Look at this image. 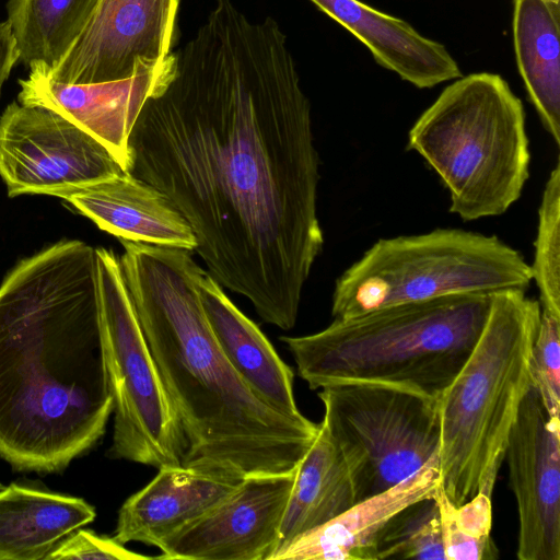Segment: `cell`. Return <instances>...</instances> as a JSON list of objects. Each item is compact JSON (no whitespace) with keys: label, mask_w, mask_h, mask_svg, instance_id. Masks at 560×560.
Here are the masks:
<instances>
[{"label":"cell","mask_w":560,"mask_h":560,"mask_svg":"<svg viewBox=\"0 0 560 560\" xmlns=\"http://www.w3.org/2000/svg\"><path fill=\"white\" fill-rule=\"evenodd\" d=\"M407 150L436 173L450 211L464 221L503 214L529 177L522 101L494 73L468 74L446 86L410 128Z\"/></svg>","instance_id":"obj_6"},{"label":"cell","mask_w":560,"mask_h":560,"mask_svg":"<svg viewBox=\"0 0 560 560\" xmlns=\"http://www.w3.org/2000/svg\"><path fill=\"white\" fill-rule=\"evenodd\" d=\"M525 292L491 294L471 352L438 398L441 487L455 504L479 492L492 497L509 435L532 387L540 304Z\"/></svg>","instance_id":"obj_5"},{"label":"cell","mask_w":560,"mask_h":560,"mask_svg":"<svg viewBox=\"0 0 560 560\" xmlns=\"http://www.w3.org/2000/svg\"><path fill=\"white\" fill-rule=\"evenodd\" d=\"M174 55L131 131L128 172L179 210L219 284L291 329L324 235L311 104L287 37L214 0Z\"/></svg>","instance_id":"obj_1"},{"label":"cell","mask_w":560,"mask_h":560,"mask_svg":"<svg viewBox=\"0 0 560 560\" xmlns=\"http://www.w3.org/2000/svg\"><path fill=\"white\" fill-rule=\"evenodd\" d=\"M533 281L523 255L494 235L435 229L381 238L336 280L334 318L451 295L493 294Z\"/></svg>","instance_id":"obj_7"},{"label":"cell","mask_w":560,"mask_h":560,"mask_svg":"<svg viewBox=\"0 0 560 560\" xmlns=\"http://www.w3.org/2000/svg\"><path fill=\"white\" fill-rule=\"evenodd\" d=\"M200 301L209 326L224 357L244 383L277 410L300 417L293 372L276 352L259 327L244 315L205 270L198 281Z\"/></svg>","instance_id":"obj_18"},{"label":"cell","mask_w":560,"mask_h":560,"mask_svg":"<svg viewBox=\"0 0 560 560\" xmlns=\"http://www.w3.org/2000/svg\"><path fill=\"white\" fill-rule=\"evenodd\" d=\"M512 28L528 98L560 145V0H513Z\"/></svg>","instance_id":"obj_21"},{"label":"cell","mask_w":560,"mask_h":560,"mask_svg":"<svg viewBox=\"0 0 560 560\" xmlns=\"http://www.w3.org/2000/svg\"><path fill=\"white\" fill-rule=\"evenodd\" d=\"M46 559L148 560L152 557L125 548L114 537L100 536L92 530L79 528L65 538Z\"/></svg>","instance_id":"obj_27"},{"label":"cell","mask_w":560,"mask_h":560,"mask_svg":"<svg viewBox=\"0 0 560 560\" xmlns=\"http://www.w3.org/2000/svg\"><path fill=\"white\" fill-rule=\"evenodd\" d=\"M323 424L354 462L360 499L384 491L438 454V399L370 382L320 388Z\"/></svg>","instance_id":"obj_9"},{"label":"cell","mask_w":560,"mask_h":560,"mask_svg":"<svg viewBox=\"0 0 560 560\" xmlns=\"http://www.w3.org/2000/svg\"><path fill=\"white\" fill-rule=\"evenodd\" d=\"M95 510L81 498L15 483L0 490V560H39L90 524Z\"/></svg>","instance_id":"obj_20"},{"label":"cell","mask_w":560,"mask_h":560,"mask_svg":"<svg viewBox=\"0 0 560 560\" xmlns=\"http://www.w3.org/2000/svg\"><path fill=\"white\" fill-rule=\"evenodd\" d=\"M100 330L113 398L110 455L156 468L183 466L185 441L128 294L119 258L95 249Z\"/></svg>","instance_id":"obj_8"},{"label":"cell","mask_w":560,"mask_h":560,"mask_svg":"<svg viewBox=\"0 0 560 560\" xmlns=\"http://www.w3.org/2000/svg\"><path fill=\"white\" fill-rule=\"evenodd\" d=\"M441 486L438 454L395 486L348 510L279 550L272 560H374L386 525L402 510L432 498Z\"/></svg>","instance_id":"obj_16"},{"label":"cell","mask_w":560,"mask_h":560,"mask_svg":"<svg viewBox=\"0 0 560 560\" xmlns=\"http://www.w3.org/2000/svg\"><path fill=\"white\" fill-rule=\"evenodd\" d=\"M59 198L118 240L190 252L197 248L191 226L168 197L130 172Z\"/></svg>","instance_id":"obj_15"},{"label":"cell","mask_w":560,"mask_h":560,"mask_svg":"<svg viewBox=\"0 0 560 560\" xmlns=\"http://www.w3.org/2000/svg\"><path fill=\"white\" fill-rule=\"evenodd\" d=\"M446 560L434 498L418 501L399 512L381 534L374 560Z\"/></svg>","instance_id":"obj_25"},{"label":"cell","mask_w":560,"mask_h":560,"mask_svg":"<svg viewBox=\"0 0 560 560\" xmlns=\"http://www.w3.org/2000/svg\"><path fill=\"white\" fill-rule=\"evenodd\" d=\"M295 468L242 479L206 513L166 537L159 547L162 555L155 558L271 560Z\"/></svg>","instance_id":"obj_12"},{"label":"cell","mask_w":560,"mask_h":560,"mask_svg":"<svg viewBox=\"0 0 560 560\" xmlns=\"http://www.w3.org/2000/svg\"><path fill=\"white\" fill-rule=\"evenodd\" d=\"M2 488H3V486H2V485H0V490H1Z\"/></svg>","instance_id":"obj_29"},{"label":"cell","mask_w":560,"mask_h":560,"mask_svg":"<svg viewBox=\"0 0 560 560\" xmlns=\"http://www.w3.org/2000/svg\"><path fill=\"white\" fill-rule=\"evenodd\" d=\"M360 500L354 462L320 422L312 445L295 468L275 555Z\"/></svg>","instance_id":"obj_19"},{"label":"cell","mask_w":560,"mask_h":560,"mask_svg":"<svg viewBox=\"0 0 560 560\" xmlns=\"http://www.w3.org/2000/svg\"><path fill=\"white\" fill-rule=\"evenodd\" d=\"M127 171L90 133L62 115L12 102L0 117V176L9 197H60Z\"/></svg>","instance_id":"obj_10"},{"label":"cell","mask_w":560,"mask_h":560,"mask_svg":"<svg viewBox=\"0 0 560 560\" xmlns=\"http://www.w3.org/2000/svg\"><path fill=\"white\" fill-rule=\"evenodd\" d=\"M175 55L155 69L132 78L93 84L56 82L42 73L28 72L19 80L18 102L51 109L90 133L129 171V138L149 97L171 78Z\"/></svg>","instance_id":"obj_14"},{"label":"cell","mask_w":560,"mask_h":560,"mask_svg":"<svg viewBox=\"0 0 560 560\" xmlns=\"http://www.w3.org/2000/svg\"><path fill=\"white\" fill-rule=\"evenodd\" d=\"M112 412L95 248L60 241L0 285V456L16 470L60 471Z\"/></svg>","instance_id":"obj_2"},{"label":"cell","mask_w":560,"mask_h":560,"mask_svg":"<svg viewBox=\"0 0 560 560\" xmlns=\"http://www.w3.org/2000/svg\"><path fill=\"white\" fill-rule=\"evenodd\" d=\"M119 242L122 278L185 441L183 466L235 481L292 471L319 423L277 410L234 371L206 317L191 252Z\"/></svg>","instance_id":"obj_3"},{"label":"cell","mask_w":560,"mask_h":560,"mask_svg":"<svg viewBox=\"0 0 560 560\" xmlns=\"http://www.w3.org/2000/svg\"><path fill=\"white\" fill-rule=\"evenodd\" d=\"M532 278L540 310L560 316V163L551 170L538 209Z\"/></svg>","instance_id":"obj_24"},{"label":"cell","mask_w":560,"mask_h":560,"mask_svg":"<svg viewBox=\"0 0 560 560\" xmlns=\"http://www.w3.org/2000/svg\"><path fill=\"white\" fill-rule=\"evenodd\" d=\"M241 481L187 468L167 466L118 512L114 538L160 547L162 541L201 516Z\"/></svg>","instance_id":"obj_17"},{"label":"cell","mask_w":560,"mask_h":560,"mask_svg":"<svg viewBox=\"0 0 560 560\" xmlns=\"http://www.w3.org/2000/svg\"><path fill=\"white\" fill-rule=\"evenodd\" d=\"M490 300L491 294H462L390 305L280 339L311 389L370 382L438 399L471 352Z\"/></svg>","instance_id":"obj_4"},{"label":"cell","mask_w":560,"mask_h":560,"mask_svg":"<svg viewBox=\"0 0 560 560\" xmlns=\"http://www.w3.org/2000/svg\"><path fill=\"white\" fill-rule=\"evenodd\" d=\"M529 369L548 417L560 419V316L540 310Z\"/></svg>","instance_id":"obj_26"},{"label":"cell","mask_w":560,"mask_h":560,"mask_svg":"<svg viewBox=\"0 0 560 560\" xmlns=\"http://www.w3.org/2000/svg\"><path fill=\"white\" fill-rule=\"evenodd\" d=\"M518 513L520 560H560V419L532 386L504 452Z\"/></svg>","instance_id":"obj_13"},{"label":"cell","mask_w":560,"mask_h":560,"mask_svg":"<svg viewBox=\"0 0 560 560\" xmlns=\"http://www.w3.org/2000/svg\"><path fill=\"white\" fill-rule=\"evenodd\" d=\"M19 62V52L7 21L0 22V94L4 82Z\"/></svg>","instance_id":"obj_28"},{"label":"cell","mask_w":560,"mask_h":560,"mask_svg":"<svg viewBox=\"0 0 560 560\" xmlns=\"http://www.w3.org/2000/svg\"><path fill=\"white\" fill-rule=\"evenodd\" d=\"M179 0H98L85 27L47 78L67 84L120 81L171 54Z\"/></svg>","instance_id":"obj_11"},{"label":"cell","mask_w":560,"mask_h":560,"mask_svg":"<svg viewBox=\"0 0 560 560\" xmlns=\"http://www.w3.org/2000/svg\"><path fill=\"white\" fill-rule=\"evenodd\" d=\"M439 511L446 560H494L499 550L491 537V497L477 493L455 504L440 486L433 495Z\"/></svg>","instance_id":"obj_23"},{"label":"cell","mask_w":560,"mask_h":560,"mask_svg":"<svg viewBox=\"0 0 560 560\" xmlns=\"http://www.w3.org/2000/svg\"><path fill=\"white\" fill-rule=\"evenodd\" d=\"M98 0H9L8 19L28 72L47 74L66 56Z\"/></svg>","instance_id":"obj_22"}]
</instances>
